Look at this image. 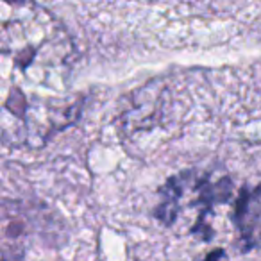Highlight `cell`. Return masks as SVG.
<instances>
[{
  "label": "cell",
  "instance_id": "6da1fadb",
  "mask_svg": "<svg viewBox=\"0 0 261 261\" xmlns=\"http://www.w3.org/2000/svg\"><path fill=\"white\" fill-rule=\"evenodd\" d=\"M2 72L16 88L20 83L52 93L65 90L75 63V47L58 18L33 2L4 4Z\"/></svg>",
  "mask_w": 261,
  "mask_h": 261
},
{
  "label": "cell",
  "instance_id": "7a4b0ae2",
  "mask_svg": "<svg viewBox=\"0 0 261 261\" xmlns=\"http://www.w3.org/2000/svg\"><path fill=\"white\" fill-rule=\"evenodd\" d=\"M231 193L232 182L229 177H213L192 170L182 172L163 186L156 218L161 224L174 227L185 213H193L190 232L200 240H210L213 236L210 225L211 213L217 206L227 202Z\"/></svg>",
  "mask_w": 261,
  "mask_h": 261
},
{
  "label": "cell",
  "instance_id": "3957f363",
  "mask_svg": "<svg viewBox=\"0 0 261 261\" xmlns=\"http://www.w3.org/2000/svg\"><path fill=\"white\" fill-rule=\"evenodd\" d=\"M232 222L243 249L250 250L261 243V185L245 186L234 204Z\"/></svg>",
  "mask_w": 261,
  "mask_h": 261
}]
</instances>
